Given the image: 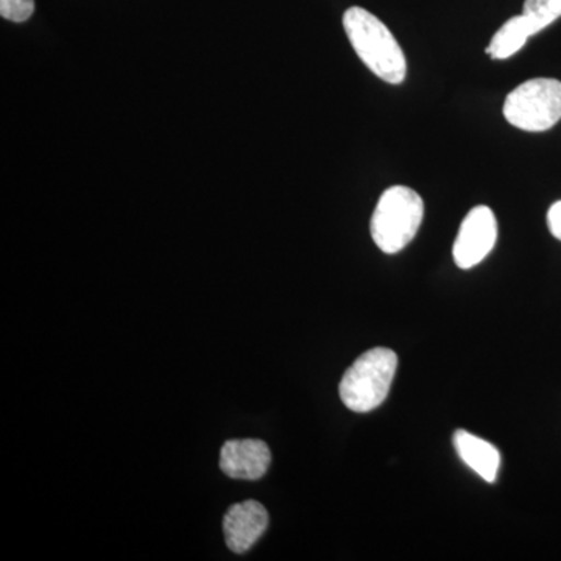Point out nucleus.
<instances>
[{
	"label": "nucleus",
	"mask_w": 561,
	"mask_h": 561,
	"mask_svg": "<svg viewBox=\"0 0 561 561\" xmlns=\"http://www.w3.org/2000/svg\"><path fill=\"white\" fill-rule=\"evenodd\" d=\"M343 27L357 57L379 79L400 84L408 72V61L400 44L387 25L370 11L351 7L343 14Z\"/></svg>",
	"instance_id": "nucleus-1"
},
{
	"label": "nucleus",
	"mask_w": 561,
	"mask_h": 561,
	"mask_svg": "<svg viewBox=\"0 0 561 561\" xmlns=\"http://www.w3.org/2000/svg\"><path fill=\"white\" fill-rule=\"evenodd\" d=\"M398 356L389 348H373L357 357L343 375L339 393L350 411L367 413L389 397L397 375Z\"/></svg>",
	"instance_id": "nucleus-2"
},
{
	"label": "nucleus",
	"mask_w": 561,
	"mask_h": 561,
	"mask_svg": "<svg viewBox=\"0 0 561 561\" xmlns=\"http://www.w3.org/2000/svg\"><path fill=\"white\" fill-rule=\"evenodd\" d=\"M424 217L423 198L411 187H389L371 217L373 241L383 253H400L419 232Z\"/></svg>",
	"instance_id": "nucleus-3"
},
{
	"label": "nucleus",
	"mask_w": 561,
	"mask_h": 561,
	"mask_svg": "<svg viewBox=\"0 0 561 561\" xmlns=\"http://www.w3.org/2000/svg\"><path fill=\"white\" fill-rule=\"evenodd\" d=\"M504 117L524 131H546L561 119V81L531 79L507 95Z\"/></svg>",
	"instance_id": "nucleus-4"
},
{
	"label": "nucleus",
	"mask_w": 561,
	"mask_h": 561,
	"mask_svg": "<svg viewBox=\"0 0 561 561\" xmlns=\"http://www.w3.org/2000/svg\"><path fill=\"white\" fill-rule=\"evenodd\" d=\"M497 220L489 206H476L461 221L454 242L453 256L457 267L468 271L489 256L496 245Z\"/></svg>",
	"instance_id": "nucleus-5"
},
{
	"label": "nucleus",
	"mask_w": 561,
	"mask_h": 561,
	"mask_svg": "<svg viewBox=\"0 0 561 561\" xmlns=\"http://www.w3.org/2000/svg\"><path fill=\"white\" fill-rule=\"evenodd\" d=\"M268 526V513L256 501L231 505L224 519V534L232 552L243 553L253 548Z\"/></svg>",
	"instance_id": "nucleus-6"
},
{
	"label": "nucleus",
	"mask_w": 561,
	"mask_h": 561,
	"mask_svg": "<svg viewBox=\"0 0 561 561\" xmlns=\"http://www.w3.org/2000/svg\"><path fill=\"white\" fill-rule=\"evenodd\" d=\"M272 454L262 440L227 442L220 451V468L228 478L257 481L271 467Z\"/></svg>",
	"instance_id": "nucleus-7"
},
{
	"label": "nucleus",
	"mask_w": 561,
	"mask_h": 561,
	"mask_svg": "<svg viewBox=\"0 0 561 561\" xmlns=\"http://www.w3.org/2000/svg\"><path fill=\"white\" fill-rule=\"evenodd\" d=\"M454 446L461 461L470 467L483 481L493 483L496 481L501 467V454L496 446L476 437L468 431H456Z\"/></svg>",
	"instance_id": "nucleus-8"
},
{
	"label": "nucleus",
	"mask_w": 561,
	"mask_h": 561,
	"mask_svg": "<svg viewBox=\"0 0 561 561\" xmlns=\"http://www.w3.org/2000/svg\"><path fill=\"white\" fill-rule=\"evenodd\" d=\"M530 36L529 25H527L523 14L513 16L491 38L490 46L486 47V54H490L494 60H505V58H511L516 51L522 50Z\"/></svg>",
	"instance_id": "nucleus-9"
},
{
	"label": "nucleus",
	"mask_w": 561,
	"mask_h": 561,
	"mask_svg": "<svg viewBox=\"0 0 561 561\" xmlns=\"http://www.w3.org/2000/svg\"><path fill=\"white\" fill-rule=\"evenodd\" d=\"M524 20L529 25L531 36L537 35L561 16V0H526Z\"/></svg>",
	"instance_id": "nucleus-10"
},
{
	"label": "nucleus",
	"mask_w": 561,
	"mask_h": 561,
	"mask_svg": "<svg viewBox=\"0 0 561 561\" xmlns=\"http://www.w3.org/2000/svg\"><path fill=\"white\" fill-rule=\"evenodd\" d=\"M35 11V0H0V14L3 20L25 22Z\"/></svg>",
	"instance_id": "nucleus-11"
},
{
	"label": "nucleus",
	"mask_w": 561,
	"mask_h": 561,
	"mask_svg": "<svg viewBox=\"0 0 561 561\" xmlns=\"http://www.w3.org/2000/svg\"><path fill=\"white\" fill-rule=\"evenodd\" d=\"M548 227L553 238L561 241V201L553 203L548 213Z\"/></svg>",
	"instance_id": "nucleus-12"
}]
</instances>
